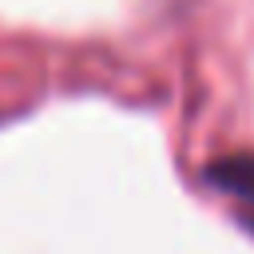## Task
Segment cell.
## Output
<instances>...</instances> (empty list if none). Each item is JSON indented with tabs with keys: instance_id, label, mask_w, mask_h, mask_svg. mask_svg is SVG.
I'll return each instance as SVG.
<instances>
[{
	"instance_id": "cell-1",
	"label": "cell",
	"mask_w": 254,
	"mask_h": 254,
	"mask_svg": "<svg viewBox=\"0 0 254 254\" xmlns=\"http://www.w3.org/2000/svg\"><path fill=\"white\" fill-rule=\"evenodd\" d=\"M202 183H210L214 190H222L226 198H234L242 206L246 226L254 230V155L238 151V155H222L214 163L202 167Z\"/></svg>"
}]
</instances>
